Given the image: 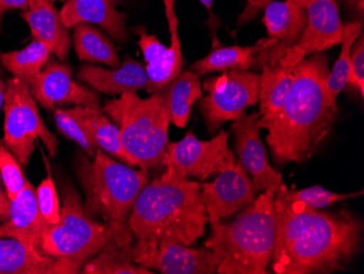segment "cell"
I'll return each instance as SVG.
<instances>
[{"label":"cell","instance_id":"obj_6","mask_svg":"<svg viewBox=\"0 0 364 274\" xmlns=\"http://www.w3.org/2000/svg\"><path fill=\"white\" fill-rule=\"evenodd\" d=\"M102 110L119 127L124 150L139 167L147 171L165 169L171 124L167 85L146 99L140 98L138 91L124 92L119 99L106 102Z\"/></svg>","mask_w":364,"mask_h":274},{"label":"cell","instance_id":"obj_10","mask_svg":"<svg viewBox=\"0 0 364 274\" xmlns=\"http://www.w3.org/2000/svg\"><path fill=\"white\" fill-rule=\"evenodd\" d=\"M229 132H222L212 140L196 138L192 130L178 142H168L164 164L185 179L204 181L236 163L228 146Z\"/></svg>","mask_w":364,"mask_h":274},{"label":"cell","instance_id":"obj_22","mask_svg":"<svg viewBox=\"0 0 364 274\" xmlns=\"http://www.w3.org/2000/svg\"><path fill=\"white\" fill-rule=\"evenodd\" d=\"M262 44L263 40L252 46H226L218 38H215L208 56L196 61L190 70L198 75L230 70H250L257 65V54Z\"/></svg>","mask_w":364,"mask_h":274},{"label":"cell","instance_id":"obj_20","mask_svg":"<svg viewBox=\"0 0 364 274\" xmlns=\"http://www.w3.org/2000/svg\"><path fill=\"white\" fill-rule=\"evenodd\" d=\"M28 7L21 17L30 26L34 40L43 43L59 60H67L71 41L60 12L50 0H28Z\"/></svg>","mask_w":364,"mask_h":274},{"label":"cell","instance_id":"obj_19","mask_svg":"<svg viewBox=\"0 0 364 274\" xmlns=\"http://www.w3.org/2000/svg\"><path fill=\"white\" fill-rule=\"evenodd\" d=\"M77 78L96 92L118 95L127 91L145 90L151 93L150 79L140 61L127 56L118 68L106 69L93 65H82Z\"/></svg>","mask_w":364,"mask_h":274},{"label":"cell","instance_id":"obj_42","mask_svg":"<svg viewBox=\"0 0 364 274\" xmlns=\"http://www.w3.org/2000/svg\"><path fill=\"white\" fill-rule=\"evenodd\" d=\"M50 1H53V3H54V1H63V0H50Z\"/></svg>","mask_w":364,"mask_h":274},{"label":"cell","instance_id":"obj_33","mask_svg":"<svg viewBox=\"0 0 364 274\" xmlns=\"http://www.w3.org/2000/svg\"><path fill=\"white\" fill-rule=\"evenodd\" d=\"M36 191L38 209L47 224H58L60 221V204L56 185L50 174L40 184Z\"/></svg>","mask_w":364,"mask_h":274},{"label":"cell","instance_id":"obj_30","mask_svg":"<svg viewBox=\"0 0 364 274\" xmlns=\"http://www.w3.org/2000/svg\"><path fill=\"white\" fill-rule=\"evenodd\" d=\"M278 190L282 192V195L285 199L289 200V201L301 202L313 209L326 208V206H333V204L343 201V200L359 197L363 194V190L360 192H353V194H336V192L329 191L321 186H313V187L301 190H290L284 184L278 187Z\"/></svg>","mask_w":364,"mask_h":274},{"label":"cell","instance_id":"obj_18","mask_svg":"<svg viewBox=\"0 0 364 274\" xmlns=\"http://www.w3.org/2000/svg\"><path fill=\"white\" fill-rule=\"evenodd\" d=\"M122 0H68L60 11L65 28L79 23H93L103 28L116 42L128 41L127 14L119 12L117 6Z\"/></svg>","mask_w":364,"mask_h":274},{"label":"cell","instance_id":"obj_3","mask_svg":"<svg viewBox=\"0 0 364 274\" xmlns=\"http://www.w3.org/2000/svg\"><path fill=\"white\" fill-rule=\"evenodd\" d=\"M208 223L201 183L181 177L171 167L143 188L129 218L136 239L186 246H193L204 236Z\"/></svg>","mask_w":364,"mask_h":274},{"label":"cell","instance_id":"obj_24","mask_svg":"<svg viewBox=\"0 0 364 274\" xmlns=\"http://www.w3.org/2000/svg\"><path fill=\"white\" fill-rule=\"evenodd\" d=\"M73 28V45L80 60L112 68L122 65L116 47L98 28L90 23H79Z\"/></svg>","mask_w":364,"mask_h":274},{"label":"cell","instance_id":"obj_15","mask_svg":"<svg viewBox=\"0 0 364 274\" xmlns=\"http://www.w3.org/2000/svg\"><path fill=\"white\" fill-rule=\"evenodd\" d=\"M30 92L34 100L47 110L63 105L101 108L100 94L75 81L73 69L54 57H49L38 83L31 88Z\"/></svg>","mask_w":364,"mask_h":274},{"label":"cell","instance_id":"obj_23","mask_svg":"<svg viewBox=\"0 0 364 274\" xmlns=\"http://www.w3.org/2000/svg\"><path fill=\"white\" fill-rule=\"evenodd\" d=\"M55 259L19 241L0 237V274H50Z\"/></svg>","mask_w":364,"mask_h":274},{"label":"cell","instance_id":"obj_28","mask_svg":"<svg viewBox=\"0 0 364 274\" xmlns=\"http://www.w3.org/2000/svg\"><path fill=\"white\" fill-rule=\"evenodd\" d=\"M81 273L153 274L154 272L132 260V243L119 245L112 241L85 263Z\"/></svg>","mask_w":364,"mask_h":274},{"label":"cell","instance_id":"obj_26","mask_svg":"<svg viewBox=\"0 0 364 274\" xmlns=\"http://www.w3.org/2000/svg\"><path fill=\"white\" fill-rule=\"evenodd\" d=\"M50 54V51L43 43L34 40L23 50L0 55V63L14 78L26 83L31 89L38 83Z\"/></svg>","mask_w":364,"mask_h":274},{"label":"cell","instance_id":"obj_1","mask_svg":"<svg viewBox=\"0 0 364 274\" xmlns=\"http://www.w3.org/2000/svg\"><path fill=\"white\" fill-rule=\"evenodd\" d=\"M276 274L343 271L360 251L363 224L349 212H321L275 191Z\"/></svg>","mask_w":364,"mask_h":274},{"label":"cell","instance_id":"obj_5","mask_svg":"<svg viewBox=\"0 0 364 274\" xmlns=\"http://www.w3.org/2000/svg\"><path fill=\"white\" fill-rule=\"evenodd\" d=\"M204 247L220 257L218 274H267L276 239L275 191L265 190L234 222L218 221Z\"/></svg>","mask_w":364,"mask_h":274},{"label":"cell","instance_id":"obj_31","mask_svg":"<svg viewBox=\"0 0 364 274\" xmlns=\"http://www.w3.org/2000/svg\"><path fill=\"white\" fill-rule=\"evenodd\" d=\"M21 165L19 159L6 148L4 142H0V175L10 201L19 195L28 181L24 177Z\"/></svg>","mask_w":364,"mask_h":274},{"label":"cell","instance_id":"obj_9","mask_svg":"<svg viewBox=\"0 0 364 274\" xmlns=\"http://www.w3.org/2000/svg\"><path fill=\"white\" fill-rule=\"evenodd\" d=\"M208 95L200 100L198 108L210 134L224 122L237 120L245 110L259 102V75L245 70H230L208 78L203 83Z\"/></svg>","mask_w":364,"mask_h":274},{"label":"cell","instance_id":"obj_37","mask_svg":"<svg viewBox=\"0 0 364 274\" xmlns=\"http://www.w3.org/2000/svg\"><path fill=\"white\" fill-rule=\"evenodd\" d=\"M28 0H0V31H1V22L4 14L8 10L19 9L26 12L28 10Z\"/></svg>","mask_w":364,"mask_h":274},{"label":"cell","instance_id":"obj_34","mask_svg":"<svg viewBox=\"0 0 364 274\" xmlns=\"http://www.w3.org/2000/svg\"><path fill=\"white\" fill-rule=\"evenodd\" d=\"M348 85L359 91L361 98L364 96V38L363 33L359 40L353 43L350 52V70Z\"/></svg>","mask_w":364,"mask_h":274},{"label":"cell","instance_id":"obj_32","mask_svg":"<svg viewBox=\"0 0 364 274\" xmlns=\"http://www.w3.org/2000/svg\"><path fill=\"white\" fill-rule=\"evenodd\" d=\"M54 117L59 132L63 134L65 138L75 141L87 154L94 157L96 149L95 143L92 140L89 134L85 132V128L69 114L68 110L56 107L54 110Z\"/></svg>","mask_w":364,"mask_h":274},{"label":"cell","instance_id":"obj_41","mask_svg":"<svg viewBox=\"0 0 364 274\" xmlns=\"http://www.w3.org/2000/svg\"><path fill=\"white\" fill-rule=\"evenodd\" d=\"M351 7L355 10V11L361 12L363 14L364 10V0H349Z\"/></svg>","mask_w":364,"mask_h":274},{"label":"cell","instance_id":"obj_29","mask_svg":"<svg viewBox=\"0 0 364 274\" xmlns=\"http://www.w3.org/2000/svg\"><path fill=\"white\" fill-rule=\"evenodd\" d=\"M363 33V24L360 21L347 22L343 24L341 50L338 59L332 70L329 71L326 80V92L333 101H337V96L348 85L350 70V52L353 43Z\"/></svg>","mask_w":364,"mask_h":274},{"label":"cell","instance_id":"obj_21","mask_svg":"<svg viewBox=\"0 0 364 274\" xmlns=\"http://www.w3.org/2000/svg\"><path fill=\"white\" fill-rule=\"evenodd\" d=\"M67 110L85 128L95 143L96 149L117 157L129 167H139L136 159L124 150L120 139L119 127L108 120L102 108L75 106Z\"/></svg>","mask_w":364,"mask_h":274},{"label":"cell","instance_id":"obj_38","mask_svg":"<svg viewBox=\"0 0 364 274\" xmlns=\"http://www.w3.org/2000/svg\"><path fill=\"white\" fill-rule=\"evenodd\" d=\"M9 214L10 200L6 195L3 179H1V175H0V222H7L9 220Z\"/></svg>","mask_w":364,"mask_h":274},{"label":"cell","instance_id":"obj_36","mask_svg":"<svg viewBox=\"0 0 364 274\" xmlns=\"http://www.w3.org/2000/svg\"><path fill=\"white\" fill-rule=\"evenodd\" d=\"M272 1L274 0H247L245 9L241 12L237 21L238 26H243L255 20Z\"/></svg>","mask_w":364,"mask_h":274},{"label":"cell","instance_id":"obj_7","mask_svg":"<svg viewBox=\"0 0 364 274\" xmlns=\"http://www.w3.org/2000/svg\"><path fill=\"white\" fill-rule=\"evenodd\" d=\"M61 200L60 221L47 225L38 251L55 259L53 274L81 273L85 263L114 237L104 223L85 214L75 188L63 184Z\"/></svg>","mask_w":364,"mask_h":274},{"label":"cell","instance_id":"obj_8","mask_svg":"<svg viewBox=\"0 0 364 274\" xmlns=\"http://www.w3.org/2000/svg\"><path fill=\"white\" fill-rule=\"evenodd\" d=\"M4 144L26 167L36 141L44 143L50 157L58 152L59 141L41 117L38 104L26 83L12 78L6 83Z\"/></svg>","mask_w":364,"mask_h":274},{"label":"cell","instance_id":"obj_11","mask_svg":"<svg viewBox=\"0 0 364 274\" xmlns=\"http://www.w3.org/2000/svg\"><path fill=\"white\" fill-rule=\"evenodd\" d=\"M132 260L163 274L218 273L220 257L210 249H194L176 241L138 239L132 244Z\"/></svg>","mask_w":364,"mask_h":274},{"label":"cell","instance_id":"obj_39","mask_svg":"<svg viewBox=\"0 0 364 274\" xmlns=\"http://www.w3.org/2000/svg\"><path fill=\"white\" fill-rule=\"evenodd\" d=\"M198 1L208 10V17H210L208 18V26H210V31H212L213 40H215V38H218V36H216V30H218V26H220V20L215 16L214 11H213L214 0H198Z\"/></svg>","mask_w":364,"mask_h":274},{"label":"cell","instance_id":"obj_40","mask_svg":"<svg viewBox=\"0 0 364 274\" xmlns=\"http://www.w3.org/2000/svg\"><path fill=\"white\" fill-rule=\"evenodd\" d=\"M6 83L3 80V71L0 69V110L3 108L5 101Z\"/></svg>","mask_w":364,"mask_h":274},{"label":"cell","instance_id":"obj_13","mask_svg":"<svg viewBox=\"0 0 364 274\" xmlns=\"http://www.w3.org/2000/svg\"><path fill=\"white\" fill-rule=\"evenodd\" d=\"M263 22L269 38H263L255 66H274L285 53L294 46L306 23V9L304 0L272 1L264 9Z\"/></svg>","mask_w":364,"mask_h":274},{"label":"cell","instance_id":"obj_27","mask_svg":"<svg viewBox=\"0 0 364 274\" xmlns=\"http://www.w3.org/2000/svg\"><path fill=\"white\" fill-rule=\"evenodd\" d=\"M167 90L171 124L185 128L191 116L192 106L203 98L200 75L191 70L180 73L167 85Z\"/></svg>","mask_w":364,"mask_h":274},{"label":"cell","instance_id":"obj_17","mask_svg":"<svg viewBox=\"0 0 364 274\" xmlns=\"http://www.w3.org/2000/svg\"><path fill=\"white\" fill-rule=\"evenodd\" d=\"M47 225L38 209L36 188L26 181L22 191L10 201L9 220L0 224V237L16 239L38 251Z\"/></svg>","mask_w":364,"mask_h":274},{"label":"cell","instance_id":"obj_4","mask_svg":"<svg viewBox=\"0 0 364 274\" xmlns=\"http://www.w3.org/2000/svg\"><path fill=\"white\" fill-rule=\"evenodd\" d=\"M75 169L87 196L83 204L85 214L101 218L117 244H131L134 234L129 218L140 192L150 183L149 171H136L118 163L100 149L94 159L79 155Z\"/></svg>","mask_w":364,"mask_h":274},{"label":"cell","instance_id":"obj_16","mask_svg":"<svg viewBox=\"0 0 364 274\" xmlns=\"http://www.w3.org/2000/svg\"><path fill=\"white\" fill-rule=\"evenodd\" d=\"M259 120V114L253 112L251 115H243L235 120L231 127V132L234 135L235 150L239 155V161L252 177L257 190L276 191L283 184V177L269 163L267 151L259 135L261 128Z\"/></svg>","mask_w":364,"mask_h":274},{"label":"cell","instance_id":"obj_35","mask_svg":"<svg viewBox=\"0 0 364 274\" xmlns=\"http://www.w3.org/2000/svg\"><path fill=\"white\" fill-rule=\"evenodd\" d=\"M164 7H165V14H166L167 22H168L169 34H171V50L173 54L178 57L183 58L181 50V42H180L179 32V20H178L177 14H176V0H163Z\"/></svg>","mask_w":364,"mask_h":274},{"label":"cell","instance_id":"obj_12","mask_svg":"<svg viewBox=\"0 0 364 274\" xmlns=\"http://www.w3.org/2000/svg\"><path fill=\"white\" fill-rule=\"evenodd\" d=\"M306 23L299 40L285 53L279 65L294 67L309 55L324 53L341 44L343 22L335 0H304Z\"/></svg>","mask_w":364,"mask_h":274},{"label":"cell","instance_id":"obj_14","mask_svg":"<svg viewBox=\"0 0 364 274\" xmlns=\"http://www.w3.org/2000/svg\"><path fill=\"white\" fill-rule=\"evenodd\" d=\"M218 175L212 183L201 184L202 200L210 225L250 206L259 192L240 161Z\"/></svg>","mask_w":364,"mask_h":274},{"label":"cell","instance_id":"obj_2","mask_svg":"<svg viewBox=\"0 0 364 274\" xmlns=\"http://www.w3.org/2000/svg\"><path fill=\"white\" fill-rule=\"evenodd\" d=\"M328 57L316 53L294 66L291 89L277 112L259 116L267 141L279 165L302 163L312 157L338 118L337 101L326 92Z\"/></svg>","mask_w":364,"mask_h":274},{"label":"cell","instance_id":"obj_25","mask_svg":"<svg viewBox=\"0 0 364 274\" xmlns=\"http://www.w3.org/2000/svg\"><path fill=\"white\" fill-rule=\"evenodd\" d=\"M259 75V116L274 115L280 110L291 89L294 80V66L279 63L262 67Z\"/></svg>","mask_w":364,"mask_h":274}]
</instances>
